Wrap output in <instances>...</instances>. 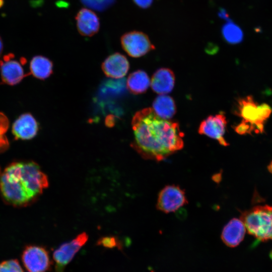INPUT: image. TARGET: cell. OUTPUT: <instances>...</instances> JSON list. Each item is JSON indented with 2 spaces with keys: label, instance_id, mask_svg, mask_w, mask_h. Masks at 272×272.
Instances as JSON below:
<instances>
[{
  "label": "cell",
  "instance_id": "17",
  "mask_svg": "<svg viewBox=\"0 0 272 272\" xmlns=\"http://www.w3.org/2000/svg\"><path fill=\"white\" fill-rule=\"evenodd\" d=\"M29 67L31 73L34 77L44 80L52 74L53 64L48 58L42 55H36L31 60Z\"/></svg>",
  "mask_w": 272,
  "mask_h": 272
},
{
  "label": "cell",
  "instance_id": "6",
  "mask_svg": "<svg viewBox=\"0 0 272 272\" xmlns=\"http://www.w3.org/2000/svg\"><path fill=\"white\" fill-rule=\"evenodd\" d=\"M88 240V234L83 232L72 240L60 245L53 253V259L56 262L55 272H64V267L72 261Z\"/></svg>",
  "mask_w": 272,
  "mask_h": 272
},
{
  "label": "cell",
  "instance_id": "20",
  "mask_svg": "<svg viewBox=\"0 0 272 272\" xmlns=\"http://www.w3.org/2000/svg\"><path fill=\"white\" fill-rule=\"evenodd\" d=\"M86 7L98 11H104L110 7L115 0H81Z\"/></svg>",
  "mask_w": 272,
  "mask_h": 272
},
{
  "label": "cell",
  "instance_id": "26",
  "mask_svg": "<svg viewBox=\"0 0 272 272\" xmlns=\"http://www.w3.org/2000/svg\"><path fill=\"white\" fill-rule=\"evenodd\" d=\"M268 170L271 173H272V161L270 163V164L268 166Z\"/></svg>",
  "mask_w": 272,
  "mask_h": 272
},
{
  "label": "cell",
  "instance_id": "21",
  "mask_svg": "<svg viewBox=\"0 0 272 272\" xmlns=\"http://www.w3.org/2000/svg\"><path fill=\"white\" fill-rule=\"evenodd\" d=\"M97 245L107 248L117 247L122 249V246L118 239L114 236H104L100 238L97 242Z\"/></svg>",
  "mask_w": 272,
  "mask_h": 272
},
{
  "label": "cell",
  "instance_id": "5",
  "mask_svg": "<svg viewBox=\"0 0 272 272\" xmlns=\"http://www.w3.org/2000/svg\"><path fill=\"white\" fill-rule=\"evenodd\" d=\"M188 203L185 191L179 186L168 185L159 192L157 208L165 213L177 211Z\"/></svg>",
  "mask_w": 272,
  "mask_h": 272
},
{
  "label": "cell",
  "instance_id": "3",
  "mask_svg": "<svg viewBox=\"0 0 272 272\" xmlns=\"http://www.w3.org/2000/svg\"><path fill=\"white\" fill-rule=\"evenodd\" d=\"M271 112L272 109L268 105L258 104L250 96L241 98L238 101L235 113L242 118V120L235 127V130L240 134L253 132L262 133L264 123Z\"/></svg>",
  "mask_w": 272,
  "mask_h": 272
},
{
  "label": "cell",
  "instance_id": "28",
  "mask_svg": "<svg viewBox=\"0 0 272 272\" xmlns=\"http://www.w3.org/2000/svg\"><path fill=\"white\" fill-rule=\"evenodd\" d=\"M270 256L271 258H272V251L270 252Z\"/></svg>",
  "mask_w": 272,
  "mask_h": 272
},
{
  "label": "cell",
  "instance_id": "22",
  "mask_svg": "<svg viewBox=\"0 0 272 272\" xmlns=\"http://www.w3.org/2000/svg\"><path fill=\"white\" fill-rule=\"evenodd\" d=\"M0 272H23L17 259H10L0 263Z\"/></svg>",
  "mask_w": 272,
  "mask_h": 272
},
{
  "label": "cell",
  "instance_id": "15",
  "mask_svg": "<svg viewBox=\"0 0 272 272\" xmlns=\"http://www.w3.org/2000/svg\"><path fill=\"white\" fill-rule=\"evenodd\" d=\"M174 84V74L170 69L167 68L158 70L150 81L152 90L159 95H166L171 92Z\"/></svg>",
  "mask_w": 272,
  "mask_h": 272
},
{
  "label": "cell",
  "instance_id": "11",
  "mask_svg": "<svg viewBox=\"0 0 272 272\" xmlns=\"http://www.w3.org/2000/svg\"><path fill=\"white\" fill-rule=\"evenodd\" d=\"M0 76L3 82L9 85L19 84L25 77L22 64L12 56H5L0 62Z\"/></svg>",
  "mask_w": 272,
  "mask_h": 272
},
{
  "label": "cell",
  "instance_id": "19",
  "mask_svg": "<svg viewBox=\"0 0 272 272\" xmlns=\"http://www.w3.org/2000/svg\"><path fill=\"white\" fill-rule=\"evenodd\" d=\"M222 34L225 41L231 44H238L243 38L241 29L231 21H228L222 26Z\"/></svg>",
  "mask_w": 272,
  "mask_h": 272
},
{
  "label": "cell",
  "instance_id": "12",
  "mask_svg": "<svg viewBox=\"0 0 272 272\" xmlns=\"http://www.w3.org/2000/svg\"><path fill=\"white\" fill-rule=\"evenodd\" d=\"M129 68L126 57L116 52L109 55L102 64V69L106 76L115 79L125 76Z\"/></svg>",
  "mask_w": 272,
  "mask_h": 272
},
{
  "label": "cell",
  "instance_id": "27",
  "mask_svg": "<svg viewBox=\"0 0 272 272\" xmlns=\"http://www.w3.org/2000/svg\"><path fill=\"white\" fill-rule=\"evenodd\" d=\"M4 4V0H0V8H2Z\"/></svg>",
  "mask_w": 272,
  "mask_h": 272
},
{
  "label": "cell",
  "instance_id": "18",
  "mask_svg": "<svg viewBox=\"0 0 272 272\" xmlns=\"http://www.w3.org/2000/svg\"><path fill=\"white\" fill-rule=\"evenodd\" d=\"M126 84L131 93L140 94L147 90L150 85V80L145 72L138 70L129 75Z\"/></svg>",
  "mask_w": 272,
  "mask_h": 272
},
{
  "label": "cell",
  "instance_id": "16",
  "mask_svg": "<svg viewBox=\"0 0 272 272\" xmlns=\"http://www.w3.org/2000/svg\"><path fill=\"white\" fill-rule=\"evenodd\" d=\"M153 110L160 117L172 118L176 113V107L173 99L166 95H159L153 103Z\"/></svg>",
  "mask_w": 272,
  "mask_h": 272
},
{
  "label": "cell",
  "instance_id": "9",
  "mask_svg": "<svg viewBox=\"0 0 272 272\" xmlns=\"http://www.w3.org/2000/svg\"><path fill=\"white\" fill-rule=\"evenodd\" d=\"M226 125V117L224 114L211 115L201 122L198 133L217 140L222 146H227L229 144L224 138Z\"/></svg>",
  "mask_w": 272,
  "mask_h": 272
},
{
  "label": "cell",
  "instance_id": "1",
  "mask_svg": "<svg viewBox=\"0 0 272 272\" xmlns=\"http://www.w3.org/2000/svg\"><path fill=\"white\" fill-rule=\"evenodd\" d=\"M131 125V146L145 159L161 161L184 146V133L178 123L160 117L151 108L136 112Z\"/></svg>",
  "mask_w": 272,
  "mask_h": 272
},
{
  "label": "cell",
  "instance_id": "14",
  "mask_svg": "<svg viewBox=\"0 0 272 272\" xmlns=\"http://www.w3.org/2000/svg\"><path fill=\"white\" fill-rule=\"evenodd\" d=\"M76 20L80 34L84 36H92L97 33L100 28L99 19L96 14L86 8L81 9Z\"/></svg>",
  "mask_w": 272,
  "mask_h": 272
},
{
  "label": "cell",
  "instance_id": "2",
  "mask_svg": "<svg viewBox=\"0 0 272 272\" xmlns=\"http://www.w3.org/2000/svg\"><path fill=\"white\" fill-rule=\"evenodd\" d=\"M48 186L47 176L32 161L14 162L0 176L1 192L14 206H24L36 198Z\"/></svg>",
  "mask_w": 272,
  "mask_h": 272
},
{
  "label": "cell",
  "instance_id": "13",
  "mask_svg": "<svg viewBox=\"0 0 272 272\" xmlns=\"http://www.w3.org/2000/svg\"><path fill=\"white\" fill-rule=\"evenodd\" d=\"M246 231L240 219L233 218L224 227L221 233L222 240L227 246L235 247L243 240Z\"/></svg>",
  "mask_w": 272,
  "mask_h": 272
},
{
  "label": "cell",
  "instance_id": "24",
  "mask_svg": "<svg viewBox=\"0 0 272 272\" xmlns=\"http://www.w3.org/2000/svg\"><path fill=\"white\" fill-rule=\"evenodd\" d=\"M219 15L221 18L224 19L226 20L229 21V18L228 17V15H227L225 10L221 9L219 13Z\"/></svg>",
  "mask_w": 272,
  "mask_h": 272
},
{
  "label": "cell",
  "instance_id": "25",
  "mask_svg": "<svg viewBox=\"0 0 272 272\" xmlns=\"http://www.w3.org/2000/svg\"><path fill=\"white\" fill-rule=\"evenodd\" d=\"M3 43L2 39L0 36V57L3 53Z\"/></svg>",
  "mask_w": 272,
  "mask_h": 272
},
{
  "label": "cell",
  "instance_id": "8",
  "mask_svg": "<svg viewBox=\"0 0 272 272\" xmlns=\"http://www.w3.org/2000/svg\"><path fill=\"white\" fill-rule=\"evenodd\" d=\"M22 259L29 272H46L51 265L47 250L38 246L26 247L22 253Z\"/></svg>",
  "mask_w": 272,
  "mask_h": 272
},
{
  "label": "cell",
  "instance_id": "7",
  "mask_svg": "<svg viewBox=\"0 0 272 272\" xmlns=\"http://www.w3.org/2000/svg\"><path fill=\"white\" fill-rule=\"evenodd\" d=\"M124 50L130 56L139 57L155 49L147 35L133 31L124 34L121 37Z\"/></svg>",
  "mask_w": 272,
  "mask_h": 272
},
{
  "label": "cell",
  "instance_id": "23",
  "mask_svg": "<svg viewBox=\"0 0 272 272\" xmlns=\"http://www.w3.org/2000/svg\"><path fill=\"white\" fill-rule=\"evenodd\" d=\"M134 3L139 7L147 9L150 7L153 3V0H133Z\"/></svg>",
  "mask_w": 272,
  "mask_h": 272
},
{
  "label": "cell",
  "instance_id": "10",
  "mask_svg": "<svg viewBox=\"0 0 272 272\" xmlns=\"http://www.w3.org/2000/svg\"><path fill=\"white\" fill-rule=\"evenodd\" d=\"M38 123L30 113L20 115L14 122L12 133L17 139L29 140L35 137L38 131Z\"/></svg>",
  "mask_w": 272,
  "mask_h": 272
},
{
  "label": "cell",
  "instance_id": "4",
  "mask_svg": "<svg viewBox=\"0 0 272 272\" xmlns=\"http://www.w3.org/2000/svg\"><path fill=\"white\" fill-rule=\"evenodd\" d=\"M248 233L259 241L272 240V206H257L243 213L240 218Z\"/></svg>",
  "mask_w": 272,
  "mask_h": 272
}]
</instances>
